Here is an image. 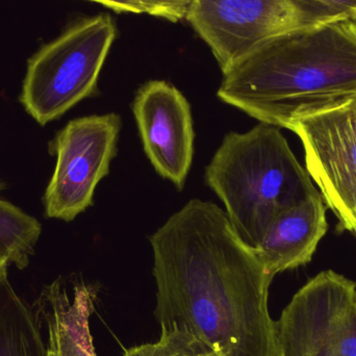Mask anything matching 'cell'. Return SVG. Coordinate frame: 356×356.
I'll use <instances>...</instances> for the list:
<instances>
[{"mask_svg": "<svg viewBox=\"0 0 356 356\" xmlns=\"http://www.w3.org/2000/svg\"><path fill=\"white\" fill-rule=\"evenodd\" d=\"M149 240L161 327L191 332L219 356H275L274 277L223 209L193 199Z\"/></svg>", "mask_w": 356, "mask_h": 356, "instance_id": "cell-1", "label": "cell"}, {"mask_svg": "<svg viewBox=\"0 0 356 356\" xmlns=\"http://www.w3.org/2000/svg\"><path fill=\"white\" fill-rule=\"evenodd\" d=\"M219 99L286 129L300 115L356 95V21L339 20L278 35L227 72Z\"/></svg>", "mask_w": 356, "mask_h": 356, "instance_id": "cell-2", "label": "cell"}, {"mask_svg": "<svg viewBox=\"0 0 356 356\" xmlns=\"http://www.w3.org/2000/svg\"><path fill=\"white\" fill-rule=\"evenodd\" d=\"M205 181L238 238L254 250L277 216L319 192L280 127L264 122L224 137Z\"/></svg>", "mask_w": 356, "mask_h": 356, "instance_id": "cell-3", "label": "cell"}, {"mask_svg": "<svg viewBox=\"0 0 356 356\" xmlns=\"http://www.w3.org/2000/svg\"><path fill=\"white\" fill-rule=\"evenodd\" d=\"M115 38L114 21L100 14L75 23L35 52L20 94L27 114L45 125L94 95Z\"/></svg>", "mask_w": 356, "mask_h": 356, "instance_id": "cell-4", "label": "cell"}, {"mask_svg": "<svg viewBox=\"0 0 356 356\" xmlns=\"http://www.w3.org/2000/svg\"><path fill=\"white\" fill-rule=\"evenodd\" d=\"M275 356H356V282L320 272L274 321Z\"/></svg>", "mask_w": 356, "mask_h": 356, "instance_id": "cell-5", "label": "cell"}, {"mask_svg": "<svg viewBox=\"0 0 356 356\" xmlns=\"http://www.w3.org/2000/svg\"><path fill=\"white\" fill-rule=\"evenodd\" d=\"M286 129L302 142L305 169L339 228L356 234V95L300 115Z\"/></svg>", "mask_w": 356, "mask_h": 356, "instance_id": "cell-6", "label": "cell"}, {"mask_svg": "<svg viewBox=\"0 0 356 356\" xmlns=\"http://www.w3.org/2000/svg\"><path fill=\"white\" fill-rule=\"evenodd\" d=\"M121 118L115 113L70 121L54 139L56 168L44 195L48 218L72 221L93 203L98 182L110 172Z\"/></svg>", "mask_w": 356, "mask_h": 356, "instance_id": "cell-7", "label": "cell"}, {"mask_svg": "<svg viewBox=\"0 0 356 356\" xmlns=\"http://www.w3.org/2000/svg\"><path fill=\"white\" fill-rule=\"evenodd\" d=\"M222 73L266 42L320 25L298 0H195L186 15Z\"/></svg>", "mask_w": 356, "mask_h": 356, "instance_id": "cell-8", "label": "cell"}, {"mask_svg": "<svg viewBox=\"0 0 356 356\" xmlns=\"http://www.w3.org/2000/svg\"><path fill=\"white\" fill-rule=\"evenodd\" d=\"M133 112L152 166L180 190L194 156L195 134L188 100L171 83L150 81L138 91Z\"/></svg>", "mask_w": 356, "mask_h": 356, "instance_id": "cell-9", "label": "cell"}, {"mask_svg": "<svg viewBox=\"0 0 356 356\" xmlns=\"http://www.w3.org/2000/svg\"><path fill=\"white\" fill-rule=\"evenodd\" d=\"M327 229L326 204L318 192L277 216L255 252L274 277L309 264Z\"/></svg>", "mask_w": 356, "mask_h": 356, "instance_id": "cell-10", "label": "cell"}, {"mask_svg": "<svg viewBox=\"0 0 356 356\" xmlns=\"http://www.w3.org/2000/svg\"><path fill=\"white\" fill-rule=\"evenodd\" d=\"M37 313L48 332L47 356H96L90 332L94 295L76 286L72 300L60 282L46 286L38 300Z\"/></svg>", "mask_w": 356, "mask_h": 356, "instance_id": "cell-11", "label": "cell"}, {"mask_svg": "<svg viewBox=\"0 0 356 356\" xmlns=\"http://www.w3.org/2000/svg\"><path fill=\"white\" fill-rule=\"evenodd\" d=\"M0 356H47L38 318L10 286L8 272L0 277Z\"/></svg>", "mask_w": 356, "mask_h": 356, "instance_id": "cell-12", "label": "cell"}, {"mask_svg": "<svg viewBox=\"0 0 356 356\" xmlns=\"http://www.w3.org/2000/svg\"><path fill=\"white\" fill-rule=\"evenodd\" d=\"M41 232L37 219L0 199V261L3 265L26 268Z\"/></svg>", "mask_w": 356, "mask_h": 356, "instance_id": "cell-13", "label": "cell"}, {"mask_svg": "<svg viewBox=\"0 0 356 356\" xmlns=\"http://www.w3.org/2000/svg\"><path fill=\"white\" fill-rule=\"evenodd\" d=\"M160 340L125 350L123 356H219L209 345L186 330L161 327Z\"/></svg>", "mask_w": 356, "mask_h": 356, "instance_id": "cell-14", "label": "cell"}, {"mask_svg": "<svg viewBox=\"0 0 356 356\" xmlns=\"http://www.w3.org/2000/svg\"><path fill=\"white\" fill-rule=\"evenodd\" d=\"M319 24L339 20L356 21V0H298Z\"/></svg>", "mask_w": 356, "mask_h": 356, "instance_id": "cell-15", "label": "cell"}, {"mask_svg": "<svg viewBox=\"0 0 356 356\" xmlns=\"http://www.w3.org/2000/svg\"><path fill=\"white\" fill-rule=\"evenodd\" d=\"M143 13L171 22L184 20L195 0H137Z\"/></svg>", "mask_w": 356, "mask_h": 356, "instance_id": "cell-16", "label": "cell"}, {"mask_svg": "<svg viewBox=\"0 0 356 356\" xmlns=\"http://www.w3.org/2000/svg\"><path fill=\"white\" fill-rule=\"evenodd\" d=\"M89 1L97 2L117 13H134V14L143 13L137 0H89Z\"/></svg>", "mask_w": 356, "mask_h": 356, "instance_id": "cell-17", "label": "cell"}, {"mask_svg": "<svg viewBox=\"0 0 356 356\" xmlns=\"http://www.w3.org/2000/svg\"><path fill=\"white\" fill-rule=\"evenodd\" d=\"M8 266L3 265V264L0 261V277L3 275L4 273L8 272Z\"/></svg>", "mask_w": 356, "mask_h": 356, "instance_id": "cell-18", "label": "cell"}, {"mask_svg": "<svg viewBox=\"0 0 356 356\" xmlns=\"http://www.w3.org/2000/svg\"><path fill=\"white\" fill-rule=\"evenodd\" d=\"M0 188H2V184H0Z\"/></svg>", "mask_w": 356, "mask_h": 356, "instance_id": "cell-19", "label": "cell"}, {"mask_svg": "<svg viewBox=\"0 0 356 356\" xmlns=\"http://www.w3.org/2000/svg\"><path fill=\"white\" fill-rule=\"evenodd\" d=\"M355 236H356V234H355Z\"/></svg>", "mask_w": 356, "mask_h": 356, "instance_id": "cell-20", "label": "cell"}]
</instances>
